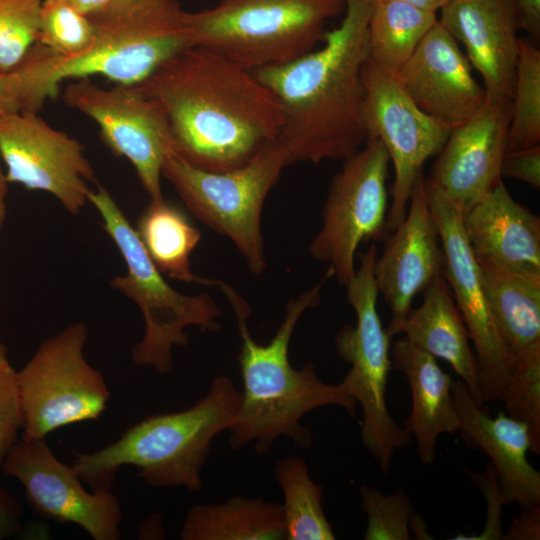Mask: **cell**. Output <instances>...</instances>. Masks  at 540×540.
<instances>
[{
    "label": "cell",
    "instance_id": "41",
    "mask_svg": "<svg viewBox=\"0 0 540 540\" xmlns=\"http://www.w3.org/2000/svg\"><path fill=\"white\" fill-rule=\"evenodd\" d=\"M20 528V509L5 490L0 488V539L12 536Z\"/></svg>",
    "mask_w": 540,
    "mask_h": 540
},
{
    "label": "cell",
    "instance_id": "25",
    "mask_svg": "<svg viewBox=\"0 0 540 540\" xmlns=\"http://www.w3.org/2000/svg\"><path fill=\"white\" fill-rule=\"evenodd\" d=\"M182 540H283L282 505L234 495L216 504H196L181 527Z\"/></svg>",
    "mask_w": 540,
    "mask_h": 540
},
{
    "label": "cell",
    "instance_id": "35",
    "mask_svg": "<svg viewBox=\"0 0 540 540\" xmlns=\"http://www.w3.org/2000/svg\"><path fill=\"white\" fill-rule=\"evenodd\" d=\"M49 98L43 75L32 49L11 72H0V116L38 112Z\"/></svg>",
    "mask_w": 540,
    "mask_h": 540
},
{
    "label": "cell",
    "instance_id": "34",
    "mask_svg": "<svg viewBox=\"0 0 540 540\" xmlns=\"http://www.w3.org/2000/svg\"><path fill=\"white\" fill-rule=\"evenodd\" d=\"M359 494L367 518L364 540L412 539L410 517L413 505L403 489L386 495L376 487L363 484Z\"/></svg>",
    "mask_w": 540,
    "mask_h": 540
},
{
    "label": "cell",
    "instance_id": "2",
    "mask_svg": "<svg viewBox=\"0 0 540 540\" xmlns=\"http://www.w3.org/2000/svg\"><path fill=\"white\" fill-rule=\"evenodd\" d=\"M372 7L373 0H346L340 25L325 33L322 47L252 71L280 104L277 142L290 164L345 160L365 144L362 69Z\"/></svg>",
    "mask_w": 540,
    "mask_h": 540
},
{
    "label": "cell",
    "instance_id": "24",
    "mask_svg": "<svg viewBox=\"0 0 540 540\" xmlns=\"http://www.w3.org/2000/svg\"><path fill=\"white\" fill-rule=\"evenodd\" d=\"M400 333L417 348L450 364L474 400L484 405L477 358L451 289L441 274L424 289L422 303L406 316Z\"/></svg>",
    "mask_w": 540,
    "mask_h": 540
},
{
    "label": "cell",
    "instance_id": "8",
    "mask_svg": "<svg viewBox=\"0 0 540 540\" xmlns=\"http://www.w3.org/2000/svg\"><path fill=\"white\" fill-rule=\"evenodd\" d=\"M376 258L374 244L359 255L360 265L346 286L356 324L344 325L337 332L335 348L339 357L350 365L341 383L362 409V444L386 475L396 452L405 449L412 437L393 420L387 406L386 386L392 369L391 337L377 310Z\"/></svg>",
    "mask_w": 540,
    "mask_h": 540
},
{
    "label": "cell",
    "instance_id": "39",
    "mask_svg": "<svg viewBox=\"0 0 540 540\" xmlns=\"http://www.w3.org/2000/svg\"><path fill=\"white\" fill-rule=\"evenodd\" d=\"M540 505L524 508L514 517L502 540H539Z\"/></svg>",
    "mask_w": 540,
    "mask_h": 540
},
{
    "label": "cell",
    "instance_id": "10",
    "mask_svg": "<svg viewBox=\"0 0 540 540\" xmlns=\"http://www.w3.org/2000/svg\"><path fill=\"white\" fill-rule=\"evenodd\" d=\"M87 337V326L74 323L45 339L18 371L22 439L46 438L58 428L96 420L105 411L110 392L102 373L84 356Z\"/></svg>",
    "mask_w": 540,
    "mask_h": 540
},
{
    "label": "cell",
    "instance_id": "26",
    "mask_svg": "<svg viewBox=\"0 0 540 540\" xmlns=\"http://www.w3.org/2000/svg\"><path fill=\"white\" fill-rule=\"evenodd\" d=\"M490 313L507 350L515 355L540 341V277L479 267Z\"/></svg>",
    "mask_w": 540,
    "mask_h": 540
},
{
    "label": "cell",
    "instance_id": "45",
    "mask_svg": "<svg viewBox=\"0 0 540 540\" xmlns=\"http://www.w3.org/2000/svg\"><path fill=\"white\" fill-rule=\"evenodd\" d=\"M411 4L432 12L440 11L450 0H394Z\"/></svg>",
    "mask_w": 540,
    "mask_h": 540
},
{
    "label": "cell",
    "instance_id": "40",
    "mask_svg": "<svg viewBox=\"0 0 540 540\" xmlns=\"http://www.w3.org/2000/svg\"><path fill=\"white\" fill-rule=\"evenodd\" d=\"M518 29L539 37L540 0H514Z\"/></svg>",
    "mask_w": 540,
    "mask_h": 540
},
{
    "label": "cell",
    "instance_id": "27",
    "mask_svg": "<svg viewBox=\"0 0 540 540\" xmlns=\"http://www.w3.org/2000/svg\"><path fill=\"white\" fill-rule=\"evenodd\" d=\"M135 230L162 274L185 283L217 287L219 280L197 276L191 269L190 257L201 234L177 206L164 198L150 200Z\"/></svg>",
    "mask_w": 540,
    "mask_h": 540
},
{
    "label": "cell",
    "instance_id": "44",
    "mask_svg": "<svg viewBox=\"0 0 540 540\" xmlns=\"http://www.w3.org/2000/svg\"><path fill=\"white\" fill-rule=\"evenodd\" d=\"M1 155H0V232L6 217V195H7V184L6 174L3 171L1 165Z\"/></svg>",
    "mask_w": 540,
    "mask_h": 540
},
{
    "label": "cell",
    "instance_id": "4",
    "mask_svg": "<svg viewBox=\"0 0 540 540\" xmlns=\"http://www.w3.org/2000/svg\"><path fill=\"white\" fill-rule=\"evenodd\" d=\"M240 403L241 392L234 382L219 375L193 406L145 417L110 445L77 453L72 467L94 491L110 490L117 471L125 465L137 467L139 477L152 487L200 491L212 441L231 428Z\"/></svg>",
    "mask_w": 540,
    "mask_h": 540
},
{
    "label": "cell",
    "instance_id": "33",
    "mask_svg": "<svg viewBox=\"0 0 540 540\" xmlns=\"http://www.w3.org/2000/svg\"><path fill=\"white\" fill-rule=\"evenodd\" d=\"M43 0H0V72L16 69L37 43Z\"/></svg>",
    "mask_w": 540,
    "mask_h": 540
},
{
    "label": "cell",
    "instance_id": "9",
    "mask_svg": "<svg viewBox=\"0 0 540 540\" xmlns=\"http://www.w3.org/2000/svg\"><path fill=\"white\" fill-rule=\"evenodd\" d=\"M288 165L289 158L276 140L264 145L245 165L223 172L199 169L174 153L165 160L162 175L189 211L231 240L249 270L261 274L267 265L262 210Z\"/></svg>",
    "mask_w": 540,
    "mask_h": 540
},
{
    "label": "cell",
    "instance_id": "17",
    "mask_svg": "<svg viewBox=\"0 0 540 540\" xmlns=\"http://www.w3.org/2000/svg\"><path fill=\"white\" fill-rule=\"evenodd\" d=\"M385 237V247L374 264L378 292L390 309L386 331L400 334L415 296L444 267V251L428 205L423 171L416 178L403 221Z\"/></svg>",
    "mask_w": 540,
    "mask_h": 540
},
{
    "label": "cell",
    "instance_id": "7",
    "mask_svg": "<svg viewBox=\"0 0 540 540\" xmlns=\"http://www.w3.org/2000/svg\"><path fill=\"white\" fill-rule=\"evenodd\" d=\"M186 11L177 0H112L90 15L94 41L84 54L54 53L52 84L100 75L118 85L142 83L191 47Z\"/></svg>",
    "mask_w": 540,
    "mask_h": 540
},
{
    "label": "cell",
    "instance_id": "22",
    "mask_svg": "<svg viewBox=\"0 0 540 540\" xmlns=\"http://www.w3.org/2000/svg\"><path fill=\"white\" fill-rule=\"evenodd\" d=\"M463 227L479 267L540 277V217L502 181L463 214Z\"/></svg>",
    "mask_w": 540,
    "mask_h": 540
},
{
    "label": "cell",
    "instance_id": "18",
    "mask_svg": "<svg viewBox=\"0 0 540 540\" xmlns=\"http://www.w3.org/2000/svg\"><path fill=\"white\" fill-rule=\"evenodd\" d=\"M510 118L511 101L487 102L452 128L425 184L466 213L502 181Z\"/></svg>",
    "mask_w": 540,
    "mask_h": 540
},
{
    "label": "cell",
    "instance_id": "31",
    "mask_svg": "<svg viewBox=\"0 0 540 540\" xmlns=\"http://www.w3.org/2000/svg\"><path fill=\"white\" fill-rule=\"evenodd\" d=\"M94 41L89 16L80 12L69 0H43L37 43L64 57L86 53Z\"/></svg>",
    "mask_w": 540,
    "mask_h": 540
},
{
    "label": "cell",
    "instance_id": "6",
    "mask_svg": "<svg viewBox=\"0 0 540 540\" xmlns=\"http://www.w3.org/2000/svg\"><path fill=\"white\" fill-rule=\"evenodd\" d=\"M88 201L100 214L104 230L126 265V273L114 277L110 285L133 300L144 318V336L132 349V360L167 373L174 365L173 347L188 344L185 329L196 326L203 332L219 331L221 310L209 294L185 295L166 282L136 230L103 186L92 190Z\"/></svg>",
    "mask_w": 540,
    "mask_h": 540
},
{
    "label": "cell",
    "instance_id": "12",
    "mask_svg": "<svg viewBox=\"0 0 540 540\" xmlns=\"http://www.w3.org/2000/svg\"><path fill=\"white\" fill-rule=\"evenodd\" d=\"M62 98L97 123L104 144L134 166L150 200L164 198L162 169L175 151L168 116L157 99L142 93L136 85L116 84L105 89L88 78L69 83Z\"/></svg>",
    "mask_w": 540,
    "mask_h": 540
},
{
    "label": "cell",
    "instance_id": "15",
    "mask_svg": "<svg viewBox=\"0 0 540 540\" xmlns=\"http://www.w3.org/2000/svg\"><path fill=\"white\" fill-rule=\"evenodd\" d=\"M0 155L8 183L47 192L72 215L89 203L96 178L84 147L36 112L0 116Z\"/></svg>",
    "mask_w": 540,
    "mask_h": 540
},
{
    "label": "cell",
    "instance_id": "20",
    "mask_svg": "<svg viewBox=\"0 0 540 540\" xmlns=\"http://www.w3.org/2000/svg\"><path fill=\"white\" fill-rule=\"evenodd\" d=\"M438 22L466 50L487 102L511 101L519 38L514 0H450Z\"/></svg>",
    "mask_w": 540,
    "mask_h": 540
},
{
    "label": "cell",
    "instance_id": "11",
    "mask_svg": "<svg viewBox=\"0 0 540 540\" xmlns=\"http://www.w3.org/2000/svg\"><path fill=\"white\" fill-rule=\"evenodd\" d=\"M322 211V226L309 245L310 256L328 264L332 278L346 287L354 277L358 246L385 239L390 158L380 139L367 136L363 147L343 160Z\"/></svg>",
    "mask_w": 540,
    "mask_h": 540
},
{
    "label": "cell",
    "instance_id": "37",
    "mask_svg": "<svg viewBox=\"0 0 540 540\" xmlns=\"http://www.w3.org/2000/svg\"><path fill=\"white\" fill-rule=\"evenodd\" d=\"M467 476L482 492L486 501V521L478 535L457 534L452 540H502L501 512L504 505H510L500 489L498 479L491 463L481 473L464 467Z\"/></svg>",
    "mask_w": 540,
    "mask_h": 540
},
{
    "label": "cell",
    "instance_id": "21",
    "mask_svg": "<svg viewBox=\"0 0 540 540\" xmlns=\"http://www.w3.org/2000/svg\"><path fill=\"white\" fill-rule=\"evenodd\" d=\"M463 443L484 453L494 468L502 494L522 509L540 505V472L528 460L532 439L528 426L499 410L490 415L464 382H452Z\"/></svg>",
    "mask_w": 540,
    "mask_h": 540
},
{
    "label": "cell",
    "instance_id": "43",
    "mask_svg": "<svg viewBox=\"0 0 540 540\" xmlns=\"http://www.w3.org/2000/svg\"><path fill=\"white\" fill-rule=\"evenodd\" d=\"M410 530L415 533L417 539L430 540L431 535L428 533L427 526L422 517L413 510L410 517Z\"/></svg>",
    "mask_w": 540,
    "mask_h": 540
},
{
    "label": "cell",
    "instance_id": "13",
    "mask_svg": "<svg viewBox=\"0 0 540 540\" xmlns=\"http://www.w3.org/2000/svg\"><path fill=\"white\" fill-rule=\"evenodd\" d=\"M362 79L367 136L381 140L394 167L392 203L387 215L390 232L403 221L418 174L427 159L439 153L450 129L412 101L395 73L367 59Z\"/></svg>",
    "mask_w": 540,
    "mask_h": 540
},
{
    "label": "cell",
    "instance_id": "5",
    "mask_svg": "<svg viewBox=\"0 0 540 540\" xmlns=\"http://www.w3.org/2000/svg\"><path fill=\"white\" fill-rule=\"evenodd\" d=\"M346 0H221L187 12L192 46L215 51L253 71L292 61L324 39L326 22Z\"/></svg>",
    "mask_w": 540,
    "mask_h": 540
},
{
    "label": "cell",
    "instance_id": "29",
    "mask_svg": "<svg viewBox=\"0 0 540 540\" xmlns=\"http://www.w3.org/2000/svg\"><path fill=\"white\" fill-rule=\"evenodd\" d=\"M284 502L286 540H334L323 508V487L314 482L306 461L298 456L280 458L274 468Z\"/></svg>",
    "mask_w": 540,
    "mask_h": 540
},
{
    "label": "cell",
    "instance_id": "32",
    "mask_svg": "<svg viewBox=\"0 0 540 540\" xmlns=\"http://www.w3.org/2000/svg\"><path fill=\"white\" fill-rule=\"evenodd\" d=\"M513 357L511 383L503 402L505 412L528 426L531 451L540 455V341Z\"/></svg>",
    "mask_w": 540,
    "mask_h": 540
},
{
    "label": "cell",
    "instance_id": "19",
    "mask_svg": "<svg viewBox=\"0 0 540 540\" xmlns=\"http://www.w3.org/2000/svg\"><path fill=\"white\" fill-rule=\"evenodd\" d=\"M458 42L437 22L396 77L412 101L450 130L474 117L487 103L484 87Z\"/></svg>",
    "mask_w": 540,
    "mask_h": 540
},
{
    "label": "cell",
    "instance_id": "30",
    "mask_svg": "<svg viewBox=\"0 0 540 540\" xmlns=\"http://www.w3.org/2000/svg\"><path fill=\"white\" fill-rule=\"evenodd\" d=\"M540 143V51L520 39L506 151Z\"/></svg>",
    "mask_w": 540,
    "mask_h": 540
},
{
    "label": "cell",
    "instance_id": "42",
    "mask_svg": "<svg viewBox=\"0 0 540 540\" xmlns=\"http://www.w3.org/2000/svg\"><path fill=\"white\" fill-rule=\"evenodd\" d=\"M83 14L90 16L108 5L112 0H69Z\"/></svg>",
    "mask_w": 540,
    "mask_h": 540
},
{
    "label": "cell",
    "instance_id": "38",
    "mask_svg": "<svg viewBox=\"0 0 540 540\" xmlns=\"http://www.w3.org/2000/svg\"><path fill=\"white\" fill-rule=\"evenodd\" d=\"M501 176L527 183L540 189V145L506 151L501 163Z\"/></svg>",
    "mask_w": 540,
    "mask_h": 540
},
{
    "label": "cell",
    "instance_id": "16",
    "mask_svg": "<svg viewBox=\"0 0 540 540\" xmlns=\"http://www.w3.org/2000/svg\"><path fill=\"white\" fill-rule=\"evenodd\" d=\"M3 472L24 487L30 505L43 517L72 523L94 540H118L122 510L110 490L88 492L72 465L56 458L45 438L18 440L7 454Z\"/></svg>",
    "mask_w": 540,
    "mask_h": 540
},
{
    "label": "cell",
    "instance_id": "3",
    "mask_svg": "<svg viewBox=\"0 0 540 540\" xmlns=\"http://www.w3.org/2000/svg\"><path fill=\"white\" fill-rule=\"evenodd\" d=\"M330 278L332 273L327 269L316 285L286 303L281 324L264 345L257 343L249 332V304L233 287L219 280L217 288L234 311L242 340L237 360L243 391L236 420L229 429L228 442L232 450L253 443L254 451L264 456L281 436L307 449L313 436L300 419L323 406H340L355 417L357 402L342 383L321 381L312 362L295 369L288 357L290 340L300 317L319 304L322 287Z\"/></svg>",
    "mask_w": 540,
    "mask_h": 540
},
{
    "label": "cell",
    "instance_id": "28",
    "mask_svg": "<svg viewBox=\"0 0 540 540\" xmlns=\"http://www.w3.org/2000/svg\"><path fill=\"white\" fill-rule=\"evenodd\" d=\"M438 22L435 12L394 0H373L368 61L395 73Z\"/></svg>",
    "mask_w": 540,
    "mask_h": 540
},
{
    "label": "cell",
    "instance_id": "36",
    "mask_svg": "<svg viewBox=\"0 0 540 540\" xmlns=\"http://www.w3.org/2000/svg\"><path fill=\"white\" fill-rule=\"evenodd\" d=\"M23 428L18 371L8 359L6 346L0 341V467L7 454L19 440Z\"/></svg>",
    "mask_w": 540,
    "mask_h": 540
},
{
    "label": "cell",
    "instance_id": "14",
    "mask_svg": "<svg viewBox=\"0 0 540 540\" xmlns=\"http://www.w3.org/2000/svg\"><path fill=\"white\" fill-rule=\"evenodd\" d=\"M425 189L444 251V277L477 358L483 403H503L511 383L513 355L501 340L490 313L479 266L464 232L463 214L436 190L426 184Z\"/></svg>",
    "mask_w": 540,
    "mask_h": 540
},
{
    "label": "cell",
    "instance_id": "1",
    "mask_svg": "<svg viewBox=\"0 0 540 540\" xmlns=\"http://www.w3.org/2000/svg\"><path fill=\"white\" fill-rule=\"evenodd\" d=\"M136 86L164 107L175 154L202 170L245 165L283 123L278 100L252 71L205 47L186 48Z\"/></svg>",
    "mask_w": 540,
    "mask_h": 540
},
{
    "label": "cell",
    "instance_id": "23",
    "mask_svg": "<svg viewBox=\"0 0 540 540\" xmlns=\"http://www.w3.org/2000/svg\"><path fill=\"white\" fill-rule=\"evenodd\" d=\"M392 368L404 374L411 391V411L403 423L415 439L420 461H435L436 444L443 434L459 430V416L452 393V376L437 359L405 337L392 345Z\"/></svg>",
    "mask_w": 540,
    "mask_h": 540
}]
</instances>
